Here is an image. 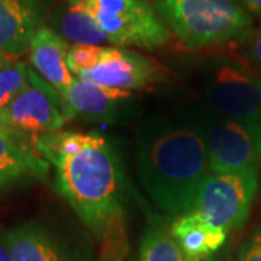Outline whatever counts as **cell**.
Instances as JSON below:
<instances>
[{
    "label": "cell",
    "instance_id": "obj_1",
    "mask_svg": "<svg viewBox=\"0 0 261 261\" xmlns=\"http://www.w3.org/2000/svg\"><path fill=\"white\" fill-rule=\"evenodd\" d=\"M34 142L56 170L58 193L94 237H105L123 215L122 163L112 142L99 132L74 130L39 135Z\"/></svg>",
    "mask_w": 261,
    "mask_h": 261
},
{
    "label": "cell",
    "instance_id": "obj_2",
    "mask_svg": "<svg viewBox=\"0 0 261 261\" xmlns=\"http://www.w3.org/2000/svg\"><path fill=\"white\" fill-rule=\"evenodd\" d=\"M137 170L142 187L161 212L193 211L199 189L211 174L205 137L196 116H152L137 135Z\"/></svg>",
    "mask_w": 261,
    "mask_h": 261
},
{
    "label": "cell",
    "instance_id": "obj_3",
    "mask_svg": "<svg viewBox=\"0 0 261 261\" xmlns=\"http://www.w3.org/2000/svg\"><path fill=\"white\" fill-rule=\"evenodd\" d=\"M152 6L187 48L243 44L254 31L250 13L237 0H155Z\"/></svg>",
    "mask_w": 261,
    "mask_h": 261
},
{
    "label": "cell",
    "instance_id": "obj_4",
    "mask_svg": "<svg viewBox=\"0 0 261 261\" xmlns=\"http://www.w3.org/2000/svg\"><path fill=\"white\" fill-rule=\"evenodd\" d=\"M90 15L113 47L157 49L170 41V31L145 0H73Z\"/></svg>",
    "mask_w": 261,
    "mask_h": 261
},
{
    "label": "cell",
    "instance_id": "obj_5",
    "mask_svg": "<svg viewBox=\"0 0 261 261\" xmlns=\"http://www.w3.org/2000/svg\"><path fill=\"white\" fill-rule=\"evenodd\" d=\"M205 137L211 173L261 168V126L233 121L203 109L195 115Z\"/></svg>",
    "mask_w": 261,
    "mask_h": 261
},
{
    "label": "cell",
    "instance_id": "obj_6",
    "mask_svg": "<svg viewBox=\"0 0 261 261\" xmlns=\"http://www.w3.org/2000/svg\"><path fill=\"white\" fill-rule=\"evenodd\" d=\"M258 187V170L211 173L196 197L193 211L226 232L243 228Z\"/></svg>",
    "mask_w": 261,
    "mask_h": 261
},
{
    "label": "cell",
    "instance_id": "obj_7",
    "mask_svg": "<svg viewBox=\"0 0 261 261\" xmlns=\"http://www.w3.org/2000/svg\"><path fill=\"white\" fill-rule=\"evenodd\" d=\"M207 109L233 121L261 126V74L243 65L222 63L207 75Z\"/></svg>",
    "mask_w": 261,
    "mask_h": 261
},
{
    "label": "cell",
    "instance_id": "obj_8",
    "mask_svg": "<svg viewBox=\"0 0 261 261\" xmlns=\"http://www.w3.org/2000/svg\"><path fill=\"white\" fill-rule=\"evenodd\" d=\"M12 129L35 138L63 130L67 121L61 96L29 67L27 87L3 111Z\"/></svg>",
    "mask_w": 261,
    "mask_h": 261
},
{
    "label": "cell",
    "instance_id": "obj_9",
    "mask_svg": "<svg viewBox=\"0 0 261 261\" xmlns=\"http://www.w3.org/2000/svg\"><path fill=\"white\" fill-rule=\"evenodd\" d=\"M68 119L89 123L119 125L138 113V100L129 90L112 89L74 77L70 89L61 96Z\"/></svg>",
    "mask_w": 261,
    "mask_h": 261
},
{
    "label": "cell",
    "instance_id": "obj_10",
    "mask_svg": "<svg viewBox=\"0 0 261 261\" xmlns=\"http://www.w3.org/2000/svg\"><path fill=\"white\" fill-rule=\"evenodd\" d=\"M161 65L132 49L105 47L97 65L77 79L121 90H141L160 82Z\"/></svg>",
    "mask_w": 261,
    "mask_h": 261
},
{
    "label": "cell",
    "instance_id": "obj_11",
    "mask_svg": "<svg viewBox=\"0 0 261 261\" xmlns=\"http://www.w3.org/2000/svg\"><path fill=\"white\" fill-rule=\"evenodd\" d=\"M8 240L13 261H89L83 247L38 221L12 226Z\"/></svg>",
    "mask_w": 261,
    "mask_h": 261
},
{
    "label": "cell",
    "instance_id": "obj_12",
    "mask_svg": "<svg viewBox=\"0 0 261 261\" xmlns=\"http://www.w3.org/2000/svg\"><path fill=\"white\" fill-rule=\"evenodd\" d=\"M49 163L38 152L34 138L15 129H0V192L42 181Z\"/></svg>",
    "mask_w": 261,
    "mask_h": 261
},
{
    "label": "cell",
    "instance_id": "obj_13",
    "mask_svg": "<svg viewBox=\"0 0 261 261\" xmlns=\"http://www.w3.org/2000/svg\"><path fill=\"white\" fill-rule=\"evenodd\" d=\"M41 22V0H0V54L15 58L28 53Z\"/></svg>",
    "mask_w": 261,
    "mask_h": 261
},
{
    "label": "cell",
    "instance_id": "obj_14",
    "mask_svg": "<svg viewBox=\"0 0 261 261\" xmlns=\"http://www.w3.org/2000/svg\"><path fill=\"white\" fill-rule=\"evenodd\" d=\"M68 44L49 27H39L29 44V63L32 70L51 87H54L60 96L70 89L74 80L68 65L67 54Z\"/></svg>",
    "mask_w": 261,
    "mask_h": 261
},
{
    "label": "cell",
    "instance_id": "obj_15",
    "mask_svg": "<svg viewBox=\"0 0 261 261\" xmlns=\"http://www.w3.org/2000/svg\"><path fill=\"white\" fill-rule=\"evenodd\" d=\"M170 231L187 261L207 260L224 247L228 238L225 229L209 224L195 212L177 216Z\"/></svg>",
    "mask_w": 261,
    "mask_h": 261
},
{
    "label": "cell",
    "instance_id": "obj_16",
    "mask_svg": "<svg viewBox=\"0 0 261 261\" xmlns=\"http://www.w3.org/2000/svg\"><path fill=\"white\" fill-rule=\"evenodd\" d=\"M49 28L54 29L63 39L73 42V45L103 47L108 44V39L90 15L73 0H65L54 10Z\"/></svg>",
    "mask_w": 261,
    "mask_h": 261
},
{
    "label": "cell",
    "instance_id": "obj_17",
    "mask_svg": "<svg viewBox=\"0 0 261 261\" xmlns=\"http://www.w3.org/2000/svg\"><path fill=\"white\" fill-rule=\"evenodd\" d=\"M140 261H187L171 231L161 225H152L142 235Z\"/></svg>",
    "mask_w": 261,
    "mask_h": 261
},
{
    "label": "cell",
    "instance_id": "obj_18",
    "mask_svg": "<svg viewBox=\"0 0 261 261\" xmlns=\"http://www.w3.org/2000/svg\"><path fill=\"white\" fill-rule=\"evenodd\" d=\"M29 82V67L19 60H5L0 65V111L3 112Z\"/></svg>",
    "mask_w": 261,
    "mask_h": 261
},
{
    "label": "cell",
    "instance_id": "obj_19",
    "mask_svg": "<svg viewBox=\"0 0 261 261\" xmlns=\"http://www.w3.org/2000/svg\"><path fill=\"white\" fill-rule=\"evenodd\" d=\"M103 48L97 45H71L67 54V65L74 77L89 73L97 65Z\"/></svg>",
    "mask_w": 261,
    "mask_h": 261
},
{
    "label": "cell",
    "instance_id": "obj_20",
    "mask_svg": "<svg viewBox=\"0 0 261 261\" xmlns=\"http://www.w3.org/2000/svg\"><path fill=\"white\" fill-rule=\"evenodd\" d=\"M237 261H261V222L241 243Z\"/></svg>",
    "mask_w": 261,
    "mask_h": 261
},
{
    "label": "cell",
    "instance_id": "obj_21",
    "mask_svg": "<svg viewBox=\"0 0 261 261\" xmlns=\"http://www.w3.org/2000/svg\"><path fill=\"white\" fill-rule=\"evenodd\" d=\"M244 57L247 63L257 70V74H261V27L243 42Z\"/></svg>",
    "mask_w": 261,
    "mask_h": 261
},
{
    "label": "cell",
    "instance_id": "obj_22",
    "mask_svg": "<svg viewBox=\"0 0 261 261\" xmlns=\"http://www.w3.org/2000/svg\"><path fill=\"white\" fill-rule=\"evenodd\" d=\"M0 261H13L9 248L8 231L0 229Z\"/></svg>",
    "mask_w": 261,
    "mask_h": 261
},
{
    "label": "cell",
    "instance_id": "obj_23",
    "mask_svg": "<svg viewBox=\"0 0 261 261\" xmlns=\"http://www.w3.org/2000/svg\"><path fill=\"white\" fill-rule=\"evenodd\" d=\"M240 2L261 20V0H240Z\"/></svg>",
    "mask_w": 261,
    "mask_h": 261
},
{
    "label": "cell",
    "instance_id": "obj_24",
    "mask_svg": "<svg viewBox=\"0 0 261 261\" xmlns=\"http://www.w3.org/2000/svg\"><path fill=\"white\" fill-rule=\"evenodd\" d=\"M0 129H12L9 125H8L6 119H5V115H3L2 111H0Z\"/></svg>",
    "mask_w": 261,
    "mask_h": 261
},
{
    "label": "cell",
    "instance_id": "obj_25",
    "mask_svg": "<svg viewBox=\"0 0 261 261\" xmlns=\"http://www.w3.org/2000/svg\"><path fill=\"white\" fill-rule=\"evenodd\" d=\"M5 60H6V57L2 56V54H0V65L3 64V61H5Z\"/></svg>",
    "mask_w": 261,
    "mask_h": 261
}]
</instances>
